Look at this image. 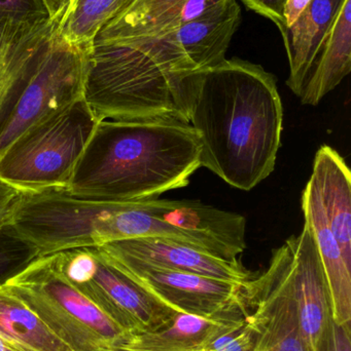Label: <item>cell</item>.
Segmentation results:
<instances>
[{
	"label": "cell",
	"mask_w": 351,
	"mask_h": 351,
	"mask_svg": "<svg viewBox=\"0 0 351 351\" xmlns=\"http://www.w3.org/2000/svg\"><path fill=\"white\" fill-rule=\"evenodd\" d=\"M175 101L199 138L200 168L243 191L272 174L284 123L273 74L245 60L226 59L177 80Z\"/></svg>",
	"instance_id": "cell-1"
},
{
	"label": "cell",
	"mask_w": 351,
	"mask_h": 351,
	"mask_svg": "<svg viewBox=\"0 0 351 351\" xmlns=\"http://www.w3.org/2000/svg\"><path fill=\"white\" fill-rule=\"evenodd\" d=\"M201 145L179 117L97 123L65 191L111 202L154 199L189 185Z\"/></svg>",
	"instance_id": "cell-2"
},
{
	"label": "cell",
	"mask_w": 351,
	"mask_h": 351,
	"mask_svg": "<svg viewBox=\"0 0 351 351\" xmlns=\"http://www.w3.org/2000/svg\"><path fill=\"white\" fill-rule=\"evenodd\" d=\"M97 123L84 97L41 119L0 154V181L22 193L66 190Z\"/></svg>",
	"instance_id": "cell-3"
},
{
	"label": "cell",
	"mask_w": 351,
	"mask_h": 351,
	"mask_svg": "<svg viewBox=\"0 0 351 351\" xmlns=\"http://www.w3.org/2000/svg\"><path fill=\"white\" fill-rule=\"evenodd\" d=\"M3 286L72 351H115L131 336L72 286L49 255Z\"/></svg>",
	"instance_id": "cell-4"
},
{
	"label": "cell",
	"mask_w": 351,
	"mask_h": 351,
	"mask_svg": "<svg viewBox=\"0 0 351 351\" xmlns=\"http://www.w3.org/2000/svg\"><path fill=\"white\" fill-rule=\"evenodd\" d=\"M49 256L72 286L130 335L161 329L179 313L128 276L100 247H74Z\"/></svg>",
	"instance_id": "cell-5"
},
{
	"label": "cell",
	"mask_w": 351,
	"mask_h": 351,
	"mask_svg": "<svg viewBox=\"0 0 351 351\" xmlns=\"http://www.w3.org/2000/svg\"><path fill=\"white\" fill-rule=\"evenodd\" d=\"M240 20L238 2L230 0L216 12L160 36L122 43H91L89 47L144 64L175 84L188 74L224 62Z\"/></svg>",
	"instance_id": "cell-6"
},
{
	"label": "cell",
	"mask_w": 351,
	"mask_h": 351,
	"mask_svg": "<svg viewBox=\"0 0 351 351\" xmlns=\"http://www.w3.org/2000/svg\"><path fill=\"white\" fill-rule=\"evenodd\" d=\"M84 73V49L58 31L0 132V154L29 128L82 98Z\"/></svg>",
	"instance_id": "cell-7"
},
{
	"label": "cell",
	"mask_w": 351,
	"mask_h": 351,
	"mask_svg": "<svg viewBox=\"0 0 351 351\" xmlns=\"http://www.w3.org/2000/svg\"><path fill=\"white\" fill-rule=\"evenodd\" d=\"M243 298L255 330L251 351H310L299 321L286 243L273 250L267 269L243 286Z\"/></svg>",
	"instance_id": "cell-8"
},
{
	"label": "cell",
	"mask_w": 351,
	"mask_h": 351,
	"mask_svg": "<svg viewBox=\"0 0 351 351\" xmlns=\"http://www.w3.org/2000/svg\"><path fill=\"white\" fill-rule=\"evenodd\" d=\"M107 255L128 276L179 313L212 317L229 313L243 303L245 285L156 267L123 256Z\"/></svg>",
	"instance_id": "cell-9"
},
{
	"label": "cell",
	"mask_w": 351,
	"mask_h": 351,
	"mask_svg": "<svg viewBox=\"0 0 351 351\" xmlns=\"http://www.w3.org/2000/svg\"><path fill=\"white\" fill-rule=\"evenodd\" d=\"M284 243L290 253L293 285L299 321L310 351H329L331 336V297L315 237L304 224L299 235Z\"/></svg>",
	"instance_id": "cell-10"
},
{
	"label": "cell",
	"mask_w": 351,
	"mask_h": 351,
	"mask_svg": "<svg viewBox=\"0 0 351 351\" xmlns=\"http://www.w3.org/2000/svg\"><path fill=\"white\" fill-rule=\"evenodd\" d=\"M67 6L45 20L4 29L0 45V132L59 31Z\"/></svg>",
	"instance_id": "cell-11"
},
{
	"label": "cell",
	"mask_w": 351,
	"mask_h": 351,
	"mask_svg": "<svg viewBox=\"0 0 351 351\" xmlns=\"http://www.w3.org/2000/svg\"><path fill=\"white\" fill-rule=\"evenodd\" d=\"M100 247L109 255L123 256L156 267L236 284L245 285L257 276L247 269L240 261H226L185 243L162 237L124 239L105 243Z\"/></svg>",
	"instance_id": "cell-12"
},
{
	"label": "cell",
	"mask_w": 351,
	"mask_h": 351,
	"mask_svg": "<svg viewBox=\"0 0 351 351\" xmlns=\"http://www.w3.org/2000/svg\"><path fill=\"white\" fill-rule=\"evenodd\" d=\"M245 298L240 306L212 317L177 313L172 322L154 332L133 334L115 351H198L247 315Z\"/></svg>",
	"instance_id": "cell-13"
},
{
	"label": "cell",
	"mask_w": 351,
	"mask_h": 351,
	"mask_svg": "<svg viewBox=\"0 0 351 351\" xmlns=\"http://www.w3.org/2000/svg\"><path fill=\"white\" fill-rule=\"evenodd\" d=\"M308 183L346 261L351 263V174L344 158L331 146L317 150Z\"/></svg>",
	"instance_id": "cell-14"
},
{
	"label": "cell",
	"mask_w": 351,
	"mask_h": 351,
	"mask_svg": "<svg viewBox=\"0 0 351 351\" xmlns=\"http://www.w3.org/2000/svg\"><path fill=\"white\" fill-rule=\"evenodd\" d=\"M305 224L309 227L325 269L331 297L332 317L337 325L351 322V263L346 261L330 229L315 190L307 182L302 194Z\"/></svg>",
	"instance_id": "cell-15"
},
{
	"label": "cell",
	"mask_w": 351,
	"mask_h": 351,
	"mask_svg": "<svg viewBox=\"0 0 351 351\" xmlns=\"http://www.w3.org/2000/svg\"><path fill=\"white\" fill-rule=\"evenodd\" d=\"M343 1L311 0L296 24L282 37L290 63V76L286 84L296 96L302 94L321 43Z\"/></svg>",
	"instance_id": "cell-16"
},
{
	"label": "cell",
	"mask_w": 351,
	"mask_h": 351,
	"mask_svg": "<svg viewBox=\"0 0 351 351\" xmlns=\"http://www.w3.org/2000/svg\"><path fill=\"white\" fill-rule=\"evenodd\" d=\"M351 70V0H344L326 34L301 94L303 105L315 106L337 88Z\"/></svg>",
	"instance_id": "cell-17"
},
{
	"label": "cell",
	"mask_w": 351,
	"mask_h": 351,
	"mask_svg": "<svg viewBox=\"0 0 351 351\" xmlns=\"http://www.w3.org/2000/svg\"><path fill=\"white\" fill-rule=\"evenodd\" d=\"M0 337L24 351H72L4 286H0Z\"/></svg>",
	"instance_id": "cell-18"
},
{
	"label": "cell",
	"mask_w": 351,
	"mask_h": 351,
	"mask_svg": "<svg viewBox=\"0 0 351 351\" xmlns=\"http://www.w3.org/2000/svg\"><path fill=\"white\" fill-rule=\"evenodd\" d=\"M181 1L183 0H125L92 41L117 43L138 38Z\"/></svg>",
	"instance_id": "cell-19"
},
{
	"label": "cell",
	"mask_w": 351,
	"mask_h": 351,
	"mask_svg": "<svg viewBox=\"0 0 351 351\" xmlns=\"http://www.w3.org/2000/svg\"><path fill=\"white\" fill-rule=\"evenodd\" d=\"M125 0H70L59 34L67 43L86 49Z\"/></svg>",
	"instance_id": "cell-20"
},
{
	"label": "cell",
	"mask_w": 351,
	"mask_h": 351,
	"mask_svg": "<svg viewBox=\"0 0 351 351\" xmlns=\"http://www.w3.org/2000/svg\"><path fill=\"white\" fill-rule=\"evenodd\" d=\"M41 257L34 245L25 239L12 224L0 229V286L24 271Z\"/></svg>",
	"instance_id": "cell-21"
},
{
	"label": "cell",
	"mask_w": 351,
	"mask_h": 351,
	"mask_svg": "<svg viewBox=\"0 0 351 351\" xmlns=\"http://www.w3.org/2000/svg\"><path fill=\"white\" fill-rule=\"evenodd\" d=\"M229 1L230 0H183L171 12L162 16L148 32L131 40L150 38V37L166 34L179 27L185 26L193 21L199 20L216 12L220 8H224ZM92 43H96V41H92ZM117 43H122V41H117Z\"/></svg>",
	"instance_id": "cell-22"
},
{
	"label": "cell",
	"mask_w": 351,
	"mask_h": 351,
	"mask_svg": "<svg viewBox=\"0 0 351 351\" xmlns=\"http://www.w3.org/2000/svg\"><path fill=\"white\" fill-rule=\"evenodd\" d=\"M57 12L45 0H0V24L4 26L38 22Z\"/></svg>",
	"instance_id": "cell-23"
},
{
	"label": "cell",
	"mask_w": 351,
	"mask_h": 351,
	"mask_svg": "<svg viewBox=\"0 0 351 351\" xmlns=\"http://www.w3.org/2000/svg\"><path fill=\"white\" fill-rule=\"evenodd\" d=\"M253 343L255 330L247 313L240 324L225 332L198 351H251Z\"/></svg>",
	"instance_id": "cell-24"
},
{
	"label": "cell",
	"mask_w": 351,
	"mask_h": 351,
	"mask_svg": "<svg viewBox=\"0 0 351 351\" xmlns=\"http://www.w3.org/2000/svg\"><path fill=\"white\" fill-rule=\"evenodd\" d=\"M247 8L261 14L264 18L271 20L280 29L284 36V8L286 0H241Z\"/></svg>",
	"instance_id": "cell-25"
},
{
	"label": "cell",
	"mask_w": 351,
	"mask_h": 351,
	"mask_svg": "<svg viewBox=\"0 0 351 351\" xmlns=\"http://www.w3.org/2000/svg\"><path fill=\"white\" fill-rule=\"evenodd\" d=\"M22 192L0 181V229L10 224L12 210Z\"/></svg>",
	"instance_id": "cell-26"
},
{
	"label": "cell",
	"mask_w": 351,
	"mask_h": 351,
	"mask_svg": "<svg viewBox=\"0 0 351 351\" xmlns=\"http://www.w3.org/2000/svg\"><path fill=\"white\" fill-rule=\"evenodd\" d=\"M329 351H351L350 323L337 325L332 324Z\"/></svg>",
	"instance_id": "cell-27"
},
{
	"label": "cell",
	"mask_w": 351,
	"mask_h": 351,
	"mask_svg": "<svg viewBox=\"0 0 351 351\" xmlns=\"http://www.w3.org/2000/svg\"><path fill=\"white\" fill-rule=\"evenodd\" d=\"M311 0H286L284 8V28L286 31L296 24L301 14L305 12ZM282 36V37H284Z\"/></svg>",
	"instance_id": "cell-28"
},
{
	"label": "cell",
	"mask_w": 351,
	"mask_h": 351,
	"mask_svg": "<svg viewBox=\"0 0 351 351\" xmlns=\"http://www.w3.org/2000/svg\"><path fill=\"white\" fill-rule=\"evenodd\" d=\"M47 2V5L51 8L52 12H57L58 10H61V8H65L66 5H68L70 0H45Z\"/></svg>",
	"instance_id": "cell-29"
},
{
	"label": "cell",
	"mask_w": 351,
	"mask_h": 351,
	"mask_svg": "<svg viewBox=\"0 0 351 351\" xmlns=\"http://www.w3.org/2000/svg\"><path fill=\"white\" fill-rule=\"evenodd\" d=\"M0 351H24L20 350V348H16V346L10 344V342L5 341L0 337Z\"/></svg>",
	"instance_id": "cell-30"
},
{
	"label": "cell",
	"mask_w": 351,
	"mask_h": 351,
	"mask_svg": "<svg viewBox=\"0 0 351 351\" xmlns=\"http://www.w3.org/2000/svg\"><path fill=\"white\" fill-rule=\"evenodd\" d=\"M6 26H8V25H6ZM6 26L0 24V45H1L2 37H3L4 29H5Z\"/></svg>",
	"instance_id": "cell-31"
}]
</instances>
